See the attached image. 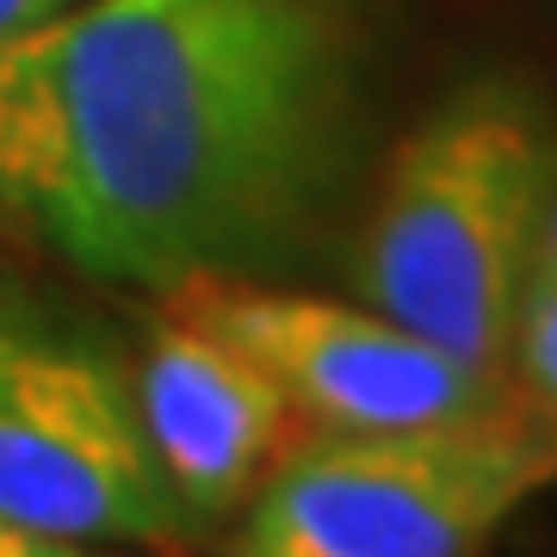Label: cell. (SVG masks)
<instances>
[{"instance_id":"cell-6","label":"cell","mask_w":557,"mask_h":557,"mask_svg":"<svg viewBox=\"0 0 557 557\" xmlns=\"http://www.w3.org/2000/svg\"><path fill=\"white\" fill-rule=\"evenodd\" d=\"M131 403L186 533L242 515L260 483L310 440L285 391L236 341L161 304L131 366Z\"/></svg>"},{"instance_id":"cell-9","label":"cell","mask_w":557,"mask_h":557,"mask_svg":"<svg viewBox=\"0 0 557 557\" xmlns=\"http://www.w3.org/2000/svg\"><path fill=\"white\" fill-rule=\"evenodd\" d=\"M75 0H0V38H20L32 25H50L57 13H69Z\"/></svg>"},{"instance_id":"cell-4","label":"cell","mask_w":557,"mask_h":557,"mask_svg":"<svg viewBox=\"0 0 557 557\" xmlns=\"http://www.w3.org/2000/svg\"><path fill=\"white\" fill-rule=\"evenodd\" d=\"M0 527L50 552L186 533L119 359L0 322Z\"/></svg>"},{"instance_id":"cell-8","label":"cell","mask_w":557,"mask_h":557,"mask_svg":"<svg viewBox=\"0 0 557 557\" xmlns=\"http://www.w3.org/2000/svg\"><path fill=\"white\" fill-rule=\"evenodd\" d=\"M508 391L527 416L557 440V273L533 267L515 310V347H508Z\"/></svg>"},{"instance_id":"cell-10","label":"cell","mask_w":557,"mask_h":557,"mask_svg":"<svg viewBox=\"0 0 557 557\" xmlns=\"http://www.w3.org/2000/svg\"><path fill=\"white\" fill-rule=\"evenodd\" d=\"M533 267H552L557 273V186H552V205H545V230H539V260Z\"/></svg>"},{"instance_id":"cell-7","label":"cell","mask_w":557,"mask_h":557,"mask_svg":"<svg viewBox=\"0 0 557 557\" xmlns=\"http://www.w3.org/2000/svg\"><path fill=\"white\" fill-rule=\"evenodd\" d=\"M57 168V106L44 69V25L0 38V236H38Z\"/></svg>"},{"instance_id":"cell-11","label":"cell","mask_w":557,"mask_h":557,"mask_svg":"<svg viewBox=\"0 0 557 557\" xmlns=\"http://www.w3.org/2000/svg\"><path fill=\"white\" fill-rule=\"evenodd\" d=\"M50 545H38L32 533H13V527H0V557H44Z\"/></svg>"},{"instance_id":"cell-5","label":"cell","mask_w":557,"mask_h":557,"mask_svg":"<svg viewBox=\"0 0 557 557\" xmlns=\"http://www.w3.org/2000/svg\"><path fill=\"white\" fill-rule=\"evenodd\" d=\"M161 310L236 341L285 391L310 434H384L496 416L515 391L483 379L428 335L372 304H335L242 273H199L161 285Z\"/></svg>"},{"instance_id":"cell-1","label":"cell","mask_w":557,"mask_h":557,"mask_svg":"<svg viewBox=\"0 0 557 557\" xmlns=\"http://www.w3.org/2000/svg\"><path fill=\"white\" fill-rule=\"evenodd\" d=\"M359 0H87L44 25L57 168L38 236L81 273L273 278L341 236L379 156Z\"/></svg>"},{"instance_id":"cell-3","label":"cell","mask_w":557,"mask_h":557,"mask_svg":"<svg viewBox=\"0 0 557 557\" xmlns=\"http://www.w3.org/2000/svg\"><path fill=\"white\" fill-rule=\"evenodd\" d=\"M545 483H557V440L520 403L446 428L310 434L242 508L230 552L453 557Z\"/></svg>"},{"instance_id":"cell-2","label":"cell","mask_w":557,"mask_h":557,"mask_svg":"<svg viewBox=\"0 0 557 557\" xmlns=\"http://www.w3.org/2000/svg\"><path fill=\"white\" fill-rule=\"evenodd\" d=\"M552 186V106L515 75L465 81L372 156L341 223V273L359 304L508 384Z\"/></svg>"}]
</instances>
